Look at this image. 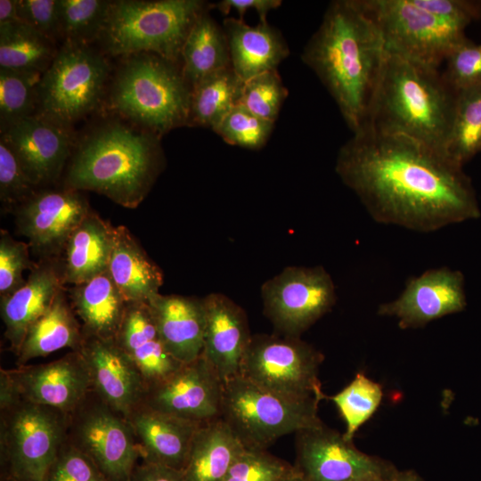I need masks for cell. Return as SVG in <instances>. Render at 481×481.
I'll return each mask as SVG.
<instances>
[{
  "mask_svg": "<svg viewBox=\"0 0 481 481\" xmlns=\"http://www.w3.org/2000/svg\"><path fill=\"white\" fill-rule=\"evenodd\" d=\"M110 3L102 0H58L63 44L87 45L93 39H98Z\"/></svg>",
  "mask_w": 481,
  "mask_h": 481,
  "instance_id": "cell-36",
  "label": "cell"
},
{
  "mask_svg": "<svg viewBox=\"0 0 481 481\" xmlns=\"http://www.w3.org/2000/svg\"><path fill=\"white\" fill-rule=\"evenodd\" d=\"M273 125L236 105L213 131L229 144L258 150L267 142Z\"/></svg>",
  "mask_w": 481,
  "mask_h": 481,
  "instance_id": "cell-40",
  "label": "cell"
},
{
  "mask_svg": "<svg viewBox=\"0 0 481 481\" xmlns=\"http://www.w3.org/2000/svg\"><path fill=\"white\" fill-rule=\"evenodd\" d=\"M281 481H304V480L301 478V477L295 470L293 474L287 477L286 478H284Z\"/></svg>",
  "mask_w": 481,
  "mask_h": 481,
  "instance_id": "cell-51",
  "label": "cell"
},
{
  "mask_svg": "<svg viewBox=\"0 0 481 481\" xmlns=\"http://www.w3.org/2000/svg\"><path fill=\"white\" fill-rule=\"evenodd\" d=\"M319 404L281 395L238 375L224 382L221 418L246 449L267 450L280 437L321 423Z\"/></svg>",
  "mask_w": 481,
  "mask_h": 481,
  "instance_id": "cell-7",
  "label": "cell"
},
{
  "mask_svg": "<svg viewBox=\"0 0 481 481\" xmlns=\"http://www.w3.org/2000/svg\"><path fill=\"white\" fill-rule=\"evenodd\" d=\"M467 305L464 276L457 270L437 267L409 279L402 293L381 304L378 314L398 320L403 329L420 328Z\"/></svg>",
  "mask_w": 481,
  "mask_h": 481,
  "instance_id": "cell-17",
  "label": "cell"
},
{
  "mask_svg": "<svg viewBox=\"0 0 481 481\" xmlns=\"http://www.w3.org/2000/svg\"><path fill=\"white\" fill-rule=\"evenodd\" d=\"M287 95V88L277 69H273L244 82L238 105L274 123Z\"/></svg>",
  "mask_w": 481,
  "mask_h": 481,
  "instance_id": "cell-39",
  "label": "cell"
},
{
  "mask_svg": "<svg viewBox=\"0 0 481 481\" xmlns=\"http://www.w3.org/2000/svg\"><path fill=\"white\" fill-rule=\"evenodd\" d=\"M108 271L128 303H147L163 284L161 269L124 225L114 227Z\"/></svg>",
  "mask_w": 481,
  "mask_h": 481,
  "instance_id": "cell-28",
  "label": "cell"
},
{
  "mask_svg": "<svg viewBox=\"0 0 481 481\" xmlns=\"http://www.w3.org/2000/svg\"><path fill=\"white\" fill-rule=\"evenodd\" d=\"M382 395L379 384L368 379L363 373H357L345 388L330 397L346 423L343 436L346 440L353 441L358 428L378 409Z\"/></svg>",
  "mask_w": 481,
  "mask_h": 481,
  "instance_id": "cell-38",
  "label": "cell"
},
{
  "mask_svg": "<svg viewBox=\"0 0 481 481\" xmlns=\"http://www.w3.org/2000/svg\"><path fill=\"white\" fill-rule=\"evenodd\" d=\"M335 169L379 224L433 232L480 216L462 167L404 135L362 128L340 148Z\"/></svg>",
  "mask_w": 481,
  "mask_h": 481,
  "instance_id": "cell-1",
  "label": "cell"
},
{
  "mask_svg": "<svg viewBox=\"0 0 481 481\" xmlns=\"http://www.w3.org/2000/svg\"><path fill=\"white\" fill-rule=\"evenodd\" d=\"M17 396L69 414L92 389L91 379L78 351L48 363L20 365L5 370Z\"/></svg>",
  "mask_w": 481,
  "mask_h": 481,
  "instance_id": "cell-18",
  "label": "cell"
},
{
  "mask_svg": "<svg viewBox=\"0 0 481 481\" xmlns=\"http://www.w3.org/2000/svg\"><path fill=\"white\" fill-rule=\"evenodd\" d=\"M115 340L137 367L147 387L164 379L183 364L166 349L147 303H128Z\"/></svg>",
  "mask_w": 481,
  "mask_h": 481,
  "instance_id": "cell-25",
  "label": "cell"
},
{
  "mask_svg": "<svg viewBox=\"0 0 481 481\" xmlns=\"http://www.w3.org/2000/svg\"><path fill=\"white\" fill-rule=\"evenodd\" d=\"M44 481H108L94 461L65 440Z\"/></svg>",
  "mask_w": 481,
  "mask_h": 481,
  "instance_id": "cell-45",
  "label": "cell"
},
{
  "mask_svg": "<svg viewBox=\"0 0 481 481\" xmlns=\"http://www.w3.org/2000/svg\"><path fill=\"white\" fill-rule=\"evenodd\" d=\"M0 412L1 475L44 481L66 440L69 414L20 398Z\"/></svg>",
  "mask_w": 481,
  "mask_h": 481,
  "instance_id": "cell-8",
  "label": "cell"
},
{
  "mask_svg": "<svg viewBox=\"0 0 481 481\" xmlns=\"http://www.w3.org/2000/svg\"><path fill=\"white\" fill-rule=\"evenodd\" d=\"M126 481H185L183 472L142 461L136 463Z\"/></svg>",
  "mask_w": 481,
  "mask_h": 481,
  "instance_id": "cell-48",
  "label": "cell"
},
{
  "mask_svg": "<svg viewBox=\"0 0 481 481\" xmlns=\"http://www.w3.org/2000/svg\"><path fill=\"white\" fill-rule=\"evenodd\" d=\"M244 82L232 68L200 81L192 88L189 125L214 130L238 105Z\"/></svg>",
  "mask_w": 481,
  "mask_h": 481,
  "instance_id": "cell-34",
  "label": "cell"
},
{
  "mask_svg": "<svg viewBox=\"0 0 481 481\" xmlns=\"http://www.w3.org/2000/svg\"><path fill=\"white\" fill-rule=\"evenodd\" d=\"M246 447L222 419L203 422L183 469L185 481H222Z\"/></svg>",
  "mask_w": 481,
  "mask_h": 481,
  "instance_id": "cell-30",
  "label": "cell"
},
{
  "mask_svg": "<svg viewBox=\"0 0 481 481\" xmlns=\"http://www.w3.org/2000/svg\"><path fill=\"white\" fill-rule=\"evenodd\" d=\"M444 62L443 75L456 91L481 85V45L467 39L457 45Z\"/></svg>",
  "mask_w": 481,
  "mask_h": 481,
  "instance_id": "cell-44",
  "label": "cell"
},
{
  "mask_svg": "<svg viewBox=\"0 0 481 481\" xmlns=\"http://www.w3.org/2000/svg\"><path fill=\"white\" fill-rule=\"evenodd\" d=\"M192 88L176 63L156 54H133L118 69L112 108L159 137L189 125Z\"/></svg>",
  "mask_w": 481,
  "mask_h": 481,
  "instance_id": "cell-5",
  "label": "cell"
},
{
  "mask_svg": "<svg viewBox=\"0 0 481 481\" xmlns=\"http://www.w3.org/2000/svg\"><path fill=\"white\" fill-rule=\"evenodd\" d=\"M66 439L88 456L108 481H126L140 458L129 421L93 389L69 414Z\"/></svg>",
  "mask_w": 481,
  "mask_h": 481,
  "instance_id": "cell-12",
  "label": "cell"
},
{
  "mask_svg": "<svg viewBox=\"0 0 481 481\" xmlns=\"http://www.w3.org/2000/svg\"><path fill=\"white\" fill-rule=\"evenodd\" d=\"M109 70L87 45L64 43L39 81L37 115L69 129L98 106Z\"/></svg>",
  "mask_w": 481,
  "mask_h": 481,
  "instance_id": "cell-9",
  "label": "cell"
},
{
  "mask_svg": "<svg viewBox=\"0 0 481 481\" xmlns=\"http://www.w3.org/2000/svg\"><path fill=\"white\" fill-rule=\"evenodd\" d=\"M386 53L381 34L357 0L331 2L303 61L335 100L353 133L365 124Z\"/></svg>",
  "mask_w": 481,
  "mask_h": 481,
  "instance_id": "cell-2",
  "label": "cell"
},
{
  "mask_svg": "<svg viewBox=\"0 0 481 481\" xmlns=\"http://www.w3.org/2000/svg\"><path fill=\"white\" fill-rule=\"evenodd\" d=\"M142 461L182 470L192 439L203 422H195L139 404L128 415Z\"/></svg>",
  "mask_w": 481,
  "mask_h": 481,
  "instance_id": "cell-23",
  "label": "cell"
},
{
  "mask_svg": "<svg viewBox=\"0 0 481 481\" xmlns=\"http://www.w3.org/2000/svg\"><path fill=\"white\" fill-rule=\"evenodd\" d=\"M17 16L52 41L62 40L58 0H17Z\"/></svg>",
  "mask_w": 481,
  "mask_h": 481,
  "instance_id": "cell-46",
  "label": "cell"
},
{
  "mask_svg": "<svg viewBox=\"0 0 481 481\" xmlns=\"http://www.w3.org/2000/svg\"><path fill=\"white\" fill-rule=\"evenodd\" d=\"M63 284L58 258H43L35 264L21 288L0 298L4 336L15 355L29 327L50 308Z\"/></svg>",
  "mask_w": 481,
  "mask_h": 481,
  "instance_id": "cell-22",
  "label": "cell"
},
{
  "mask_svg": "<svg viewBox=\"0 0 481 481\" xmlns=\"http://www.w3.org/2000/svg\"><path fill=\"white\" fill-rule=\"evenodd\" d=\"M114 227L91 211L68 239L61 262L64 283H84L109 267Z\"/></svg>",
  "mask_w": 481,
  "mask_h": 481,
  "instance_id": "cell-27",
  "label": "cell"
},
{
  "mask_svg": "<svg viewBox=\"0 0 481 481\" xmlns=\"http://www.w3.org/2000/svg\"><path fill=\"white\" fill-rule=\"evenodd\" d=\"M56 43L19 20L0 24V68L43 75L56 56Z\"/></svg>",
  "mask_w": 481,
  "mask_h": 481,
  "instance_id": "cell-33",
  "label": "cell"
},
{
  "mask_svg": "<svg viewBox=\"0 0 481 481\" xmlns=\"http://www.w3.org/2000/svg\"><path fill=\"white\" fill-rule=\"evenodd\" d=\"M377 479V478H376ZM376 479H368V478H362V479H354L350 481H374Z\"/></svg>",
  "mask_w": 481,
  "mask_h": 481,
  "instance_id": "cell-53",
  "label": "cell"
},
{
  "mask_svg": "<svg viewBox=\"0 0 481 481\" xmlns=\"http://www.w3.org/2000/svg\"><path fill=\"white\" fill-rule=\"evenodd\" d=\"M1 481H16V480H14V479L12 478V477H9L2 476V475H1Z\"/></svg>",
  "mask_w": 481,
  "mask_h": 481,
  "instance_id": "cell-52",
  "label": "cell"
},
{
  "mask_svg": "<svg viewBox=\"0 0 481 481\" xmlns=\"http://www.w3.org/2000/svg\"><path fill=\"white\" fill-rule=\"evenodd\" d=\"M29 245L15 240L8 232L0 233V298L21 288L26 280L23 272L35 265L29 259Z\"/></svg>",
  "mask_w": 481,
  "mask_h": 481,
  "instance_id": "cell-43",
  "label": "cell"
},
{
  "mask_svg": "<svg viewBox=\"0 0 481 481\" xmlns=\"http://www.w3.org/2000/svg\"><path fill=\"white\" fill-rule=\"evenodd\" d=\"M481 151V85L458 91L445 155L463 167Z\"/></svg>",
  "mask_w": 481,
  "mask_h": 481,
  "instance_id": "cell-35",
  "label": "cell"
},
{
  "mask_svg": "<svg viewBox=\"0 0 481 481\" xmlns=\"http://www.w3.org/2000/svg\"><path fill=\"white\" fill-rule=\"evenodd\" d=\"M181 59L182 72L191 88L209 75L232 68L226 34L208 14V9L192 26Z\"/></svg>",
  "mask_w": 481,
  "mask_h": 481,
  "instance_id": "cell-32",
  "label": "cell"
},
{
  "mask_svg": "<svg viewBox=\"0 0 481 481\" xmlns=\"http://www.w3.org/2000/svg\"><path fill=\"white\" fill-rule=\"evenodd\" d=\"M17 156L4 141L0 140V200L4 208L16 209L36 191Z\"/></svg>",
  "mask_w": 481,
  "mask_h": 481,
  "instance_id": "cell-42",
  "label": "cell"
},
{
  "mask_svg": "<svg viewBox=\"0 0 481 481\" xmlns=\"http://www.w3.org/2000/svg\"><path fill=\"white\" fill-rule=\"evenodd\" d=\"M205 330L202 356L224 382L240 374L251 339L244 309L222 293L203 298Z\"/></svg>",
  "mask_w": 481,
  "mask_h": 481,
  "instance_id": "cell-21",
  "label": "cell"
},
{
  "mask_svg": "<svg viewBox=\"0 0 481 481\" xmlns=\"http://www.w3.org/2000/svg\"><path fill=\"white\" fill-rule=\"evenodd\" d=\"M261 298L276 333L300 337L331 310L337 295L322 266H289L262 285Z\"/></svg>",
  "mask_w": 481,
  "mask_h": 481,
  "instance_id": "cell-13",
  "label": "cell"
},
{
  "mask_svg": "<svg viewBox=\"0 0 481 481\" xmlns=\"http://www.w3.org/2000/svg\"><path fill=\"white\" fill-rule=\"evenodd\" d=\"M208 4L199 0H119L110 3L98 37L111 55L148 53L176 63Z\"/></svg>",
  "mask_w": 481,
  "mask_h": 481,
  "instance_id": "cell-6",
  "label": "cell"
},
{
  "mask_svg": "<svg viewBox=\"0 0 481 481\" xmlns=\"http://www.w3.org/2000/svg\"><path fill=\"white\" fill-rule=\"evenodd\" d=\"M457 94L438 69L386 50L363 128L404 135L444 153Z\"/></svg>",
  "mask_w": 481,
  "mask_h": 481,
  "instance_id": "cell-3",
  "label": "cell"
},
{
  "mask_svg": "<svg viewBox=\"0 0 481 481\" xmlns=\"http://www.w3.org/2000/svg\"><path fill=\"white\" fill-rule=\"evenodd\" d=\"M296 436V472L304 481L376 479L392 469L377 457L359 451L353 441L322 421Z\"/></svg>",
  "mask_w": 481,
  "mask_h": 481,
  "instance_id": "cell-14",
  "label": "cell"
},
{
  "mask_svg": "<svg viewBox=\"0 0 481 481\" xmlns=\"http://www.w3.org/2000/svg\"><path fill=\"white\" fill-rule=\"evenodd\" d=\"M224 30L228 39L232 69L243 81L276 69L289 54L281 34L267 22L252 27L240 18H226Z\"/></svg>",
  "mask_w": 481,
  "mask_h": 481,
  "instance_id": "cell-26",
  "label": "cell"
},
{
  "mask_svg": "<svg viewBox=\"0 0 481 481\" xmlns=\"http://www.w3.org/2000/svg\"><path fill=\"white\" fill-rule=\"evenodd\" d=\"M147 305L166 349L175 359L187 363L202 355L203 298L159 293L150 298Z\"/></svg>",
  "mask_w": 481,
  "mask_h": 481,
  "instance_id": "cell-24",
  "label": "cell"
},
{
  "mask_svg": "<svg viewBox=\"0 0 481 481\" xmlns=\"http://www.w3.org/2000/svg\"><path fill=\"white\" fill-rule=\"evenodd\" d=\"M62 289L50 308L28 330L17 355V364L69 347L77 351L83 340L82 326Z\"/></svg>",
  "mask_w": 481,
  "mask_h": 481,
  "instance_id": "cell-31",
  "label": "cell"
},
{
  "mask_svg": "<svg viewBox=\"0 0 481 481\" xmlns=\"http://www.w3.org/2000/svg\"><path fill=\"white\" fill-rule=\"evenodd\" d=\"M374 481H424L412 470L397 471L394 469Z\"/></svg>",
  "mask_w": 481,
  "mask_h": 481,
  "instance_id": "cell-49",
  "label": "cell"
},
{
  "mask_svg": "<svg viewBox=\"0 0 481 481\" xmlns=\"http://www.w3.org/2000/svg\"><path fill=\"white\" fill-rule=\"evenodd\" d=\"M19 20L17 16V0L0 1V24Z\"/></svg>",
  "mask_w": 481,
  "mask_h": 481,
  "instance_id": "cell-50",
  "label": "cell"
},
{
  "mask_svg": "<svg viewBox=\"0 0 481 481\" xmlns=\"http://www.w3.org/2000/svg\"><path fill=\"white\" fill-rule=\"evenodd\" d=\"M42 75L0 68L1 131L37 111Z\"/></svg>",
  "mask_w": 481,
  "mask_h": 481,
  "instance_id": "cell-37",
  "label": "cell"
},
{
  "mask_svg": "<svg viewBox=\"0 0 481 481\" xmlns=\"http://www.w3.org/2000/svg\"><path fill=\"white\" fill-rule=\"evenodd\" d=\"M77 351L86 365L92 389L112 409L127 418L141 404L147 388L137 367L115 338L83 335Z\"/></svg>",
  "mask_w": 481,
  "mask_h": 481,
  "instance_id": "cell-19",
  "label": "cell"
},
{
  "mask_svg": "<svg viewBox=\"0 0 481 481\" xmlns=\"http://www.w3.org/2000/svg\"><path fill=\"white\" fill-rule=\"evenodd\" d=\"M281 4L280 0H223L212 7L216 8L224 15L228 14L231 10H235L241 20L249 9H254L259 16L260 22L265 23L267 22V13Z\"/></svg>",
  "mask_w": 481,
  "mask_h": 481,
  "instance_id": "cell-47",
  "label": "cell"
},
{
  "mask_svg": "<svg viewBox=\"0 0 481 481\" xmlns=\"http://www.w3.org/2000/svg\"><path fill=\"white\" fill-rule=\"evenodd\" d=\"M374 21L387 51L438 69L467 40V25L421 8L414 0H357Z\"/></svg>",
  "mask_w": 481,
  "mask_h": 481,
  "instance_id": "cell-10",
  "label": "cell"
},
{
  "mask_svg": "<svg viewBox=\"0 0 481 481\" xmlns=\"http://www.w3.org/2000/svg\"><path fill=\"white\" fill-rule=\"evenodd\" d=\"M1 132L36 187L56 181L73 151L69 129L37 114Z\"/></svg>",
  "mask_w": 481,
  "mask_h": 481,
  "instance_id": "cell-20",
  "label": "cell"
},
{
  "mask_svg": "<svg viewBox=\"0 0 481 481\" xmlns=\"http://www.w3.org/2000/svg\"><path fill=\"white\" fill-rule=\"evenodd\" d=\"M323 355L300 337L252 335L240 374L271 392L298 400L326 396L319 379Z\"/></svg>",
  "mask_w": 481,
  "mask_h": 481,
  "instance_id": "cell-11",
  "label": "cell"
},
{
  "mask_svg": "<svg viewBox=\"0 0 481 481\" xmlns=\"http://www.w3.org/2000/svg\"><path fill=\"white\" fill-rule=\"evenodd\" d=\"M159 139L118 121L100 125L73 150L65 188L92 191L124 208L138 207L162 167Z\"/></svg>",
  "mask_w": 481,
  "mask_h": 481,
  "instance_id": "cell-4",
  "label": "cell"
},
{
  "mask_svg": "<svg viewBox=\"0 0 481 481\" xmlns=\"http://www.w3.org/2000/svg\"><path fill=\"white\" fill-rule=\"evenodd\" d=\"M294 471L293 465L267 450L246 449L222 481H281Z\"/></svg>",
  "mask_w": 481,
  "mask_h": 481,
  "instance_id": "cell-41",
  "label": "cell"
},
{
  "mask_svg": "<svg viewBox=\"0 0 481 481\" xmlns=\"http://www.w3.org/2000/svg\"><path fill=\"white\" fill-rule=\"evenodd\" d=\"M91 211L80 191H36L16 208V225L41 259L57 258L70 234Z\"/></svg>",
  "mask_w": 481,
  "mask_h": 481,
  "instance_id": "cell-15",
  "label": "cell"
},
{
  "mask_svg": "<svg viewBox=\"0 0 481 481\" xmlns=\"http://www.w3.org/2000/svg\"><path fill=\"white\" fill-rule=\"evenodd\" d=\"M224 381L200 355L147 387L141 404L181 419L206 422L221 418Z\"/></svg>",
  "mask_w": 481,
  "mask_h": 481,
  "instance_id": "cell-16",
  "label": "cell"
},
{
  "mask_svg": "<svg viewBox=\"0 0 481 481\" xmlns=\"http://www.w3.org/2000/svg\"><path fill=\"white\" fill-rule=\"evenodd\" d=\"M70 306L81 321L83 335L115 338L123 322L128 302L109 271L70 291Z\"/></svg>",
  "mask_w": 481,
  "mask_h": 481,
  "instance_id": "cell-29",
  "label": "cell"
}]
</instances>
